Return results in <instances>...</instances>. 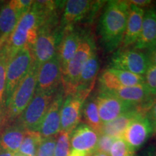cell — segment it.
<instances>
[{"label": "cell", "mask_w": 156, "mask_h": 156, "mask_svg": "<svg viewBox=\"0 0 156 156\" xmlns=\"http://www.w3.org/2000/svg\"><path fill=\"white\" fill-rule=\"evenodd\" d=\"M129 7L128 1L112 0L106 2L98 25L101 44L106 51H114L122 46Z\"/></svg>", "instance_id": "1"}, {"label": "cell", "mask_w": 156, "mask_h": 156, "mask_svg": "<svg viewBox=\"0 0 156 156\" xmlns=\"http://www.w3.org/2000/svg\"><path fill=\"white\" fill-rule=\"evenodd\" d=\"M43 22V15L34 2L31 8L20 17L13 32L2 46L9 58L25 47L32 49Z\"/></svg>", "instance_id": "2"}, {"label": "cell", "mask_w": 156, "mask_h": 156, "mask_svg": "<svg viewBox=\"0 0 156 156\" xmlns=\"http://www.w3.org/2000/svg\"><path fill=\"white\" fill-rule=\"evenodd\" d=\"M38 66L35 63L17 85L4 106V126L16 122L34 98L36 90Z\"/></svg>", "instance_id": "3"}, {"label": "cell", "mask_w": 156, "mask_h": 156, "mask_svg": "<svg viewBox=\"0 0 156 156\" xmlns=\"http://www.w3.org/2000/svg\"><path fill=\"white\" fill-rule=\"evenodd\" d=\"M95 49L93 38L84 33L75 56L62 73V87L64 97L77 93L78 81L84 64Z\"/></svg>", "instance_id": "4"}, {"label": "cell", "mask_w": 156, "mask_h": 156, "mask_svg": "<svg viewBox=\"0 0 156 156\" xmlns=\"http://www.w3.org/2000/svg\"><path fill=\"white\" fill-rule=\"evenodd\" d=\"M57 20L48 21L39 28L36 42L32 48L34 62L38 66L49 61L57 54L62 30Z\"/></svg>", "instance_id": "5"}, {"label": "cell", "mask_w": 156, "mask_h": 156, "mask_svg": "<svg viewBox=\"0 0 156 156\" xmlns=\"http://www.w3.org/2000/svg\"><path fill=\"white\" fill-rule=\"evenodd\" d=\"M34 62L32 49L29 47L22 48L9 58L7 67L5 104L17 85L28 74Z\"/></svg>", "instance_id": "6"}, {"label": "cell", "mask_w": 156, "mask_h": 156, "mask_svg": "<svg viewBox=\"0 0 156 156\" xmlns=\"http://www.w3.org/2000/svg\"><path fill=\"white\" fill-rule=\"evenodd\" d=\"M56 93H36L18 119L25 130L38 132Z\"/></svg>", "instance_id": "7"}, {"label": "cell", "mask_w": 156, "mask_h": 156, "mask_svg": "<svg viewBox=\"0 0 156 156\" xmlns=\"http://www.w3.org/2000/svg\"><path fill=\"white\" fill-rule=\"evenodd\" d=\"M105 1L90 0H69L65 1L63 7L60 27L62 30L74 28L77 23L84 19H93L96 12L101 6L106 4Z\"/></svg>", "instance_id": "8"}, {"label": "cell", "mask_w": 156, "mask_h": 156, "mask_svg": "<svg viewBox=\"0 0 156 156\" xmlns=\"http://www.w3.org/2000/svg\"><path fill=\"white\" fill-rule=\"evenodd\" d=\"M149 67V60L145 52L136 48H120L113 54L108 68L144 76Z\"/></svg>", "instance_id": "9"}, {"label": "cell", "mask_w": 156, "mask_h": 156, "mask_svg": "<svg viewBox=\"0 0 156 156\" xmlns=\"http://www.w3.org/2000/svg\"><path fill=\"white\" fill-rule=\"evenodd\" d=\"M95 101L103 124L112 122L129 111L140 107L122 100L112 92L103 90H100L95 96Z\"/></svg>", "instance_id": "10"}, {"label": "cell", "mask_w": 156, "mask_h": 156, "mask_svg": "<svg viewBox=\"0 0 156 156\" xmlns=\"http://www.w3.org/2000/svg\"><path fill=\"white\" fill-rule=\"evenodd\" d=\"M89 95L77 92L64 97L61 109V131L71 133L79 125L84 103Z\"/></svg>", "instance_id": "11"}, {"label": "cell", "mask_w": 156, "mask_h": 156, "mask_svg": "<svg viewBox=\"0 0 156 156\" xmlns=\"http://www.w3.org/2000/svg\"><path fill=\"white\" fill-rule=\"evenodd\" d=\"M153 132V126L147 112H142L129 123L123 139L135 152L147 141Z\"/></svg>", "instance_id": "12"}, {"label": "cell", "mask_w": 156, "mask_h": 156, "mask_svg": "<svg viewBox=\"0 0 156 156\" xmlns=\"http://www.w3.org/2000/svg\"><path fill=\"white\" fill-rule=\"evenodd\" d=\"M62 84V69L57 54L38 66L36 93H56Z\"/></svg>", "instance_id": "13"}, {"label": "cell", "mask_w": 156, "mask_h": 156, "mask_svg": "<svg viewBox=\"0 0 156 156\" xmlns=\"http://www.w3.org/2000/svg\"><path fill=\"white\" fill-rule=\"evenodd\" d=\"M64 99L62 87L56 91L38 132L42 137L55 136L61 131V109Z\"/></svg>", "instance_id": "14"}, {"label": "cell", "mask_w": 156, "mask_h": 156, "mask_svg": "<svg viewBox=\"0 0 156 156\" xmlns=\"http://www.w3.org/2000/svg\"><path fill=\"white\" fill-rule=\"evenodd\" d=\"M62 32L63 34L57 50L62 73L75 56L84 34L83 31H80L75 27L64 29Z\"/></svg>", "instance_id": "15"}, {"label": "cell", "mask_w": 156, "mask_h": 156, "mask_svg": "<svg viewBox=\"0 0 156 156\" xmlns=\"http://www.w3.org/2000/svg\"><path fill=\"white\" fill-rule=\"evenodd\" d=\"M98 140V134L85 124H80L70 133L72 150L84 152L93 155Z\"/></svg>", "instance_id": "16"}, {"label": "cell", "mask_w": 156, "mask_h": 156, "mask_svg": "<svg viewBox=\"0 0 156 156\" xmlns=\"http://www.w3.org/2000/svg\"><path fill=\"white\" fill-rule=\"evenodd\" d=\"M23 15L17 8L15 0L7 2L0 7V48L7 41Z\"/></svg>", "instance_id": "17"}, {"label": "cell", "mask_w": 156, "mask_h": 156, "mask_svg": "<svg viewBox=\"0 0 156 156\" xmlns=\"http://www.w3.org/2000/svg\"><path fill=\"white\" fill-rule=\"evenodd\" d=\"M145 9L130 5L125 34L120 48H129L134 46L141 32Z\"/></svg>", "instance_id": "18"}, {"label": "cell", "mask_w": 156, "mask_h": 156, "mask_svg": "<svg viewBox=\"0 0 156 156\" xmlns=\"http://www.w3.org/2000/svg\"><path fill=\"white\" fill-rule=\"evenodd\" d=\"M25 131L16 122L3 126L0 131V151L17 153L23 142Z\"/></svg>", "instance_id": "19"}, {"label": "cell", "mask_w": 156, "mask_h": 156, "mask_svg": "<svg viewBox=\"0 0 156 156\" xmlns=\"http://www.w3.org/2000/svg\"><path fill=\"white\" fill-rule=\"evenodd\" d=\"M156 43V12L153 8L145 11L142 29L134 48L147 49Z\"/></svg>", "instance_id": "20"}, {"label": "cell", "mask_w": 156, "mask_h": 156, "mask_svg": "<svg viewBox=\"0 0 156 156\" xmlns=\"http://www.w3.org/2000/svg\"><path fill=\"white\" fill-rule=\"evenodd\" d=\"M99 58L95 49L84 64L78 81L77 93L90 94L94 87L95 81L99 71Z\"/></svg>", "instance_id": "21"}, {"label": "cell", "mask_w": 156, "mask_h": 156, "mask_svg": "<svg viewBox=\"0 0 156 156\" xmlns=\"http://www.w3.org/2000/svg\"><path fill=\"white\" fill-rule=\"evenodd\" d=\"M142 112H147L142 109L141 107H137L131 111H129L125 114L121 115L120 116L115 119L112 122L103 124L101 134H106L116 140L122 139V138L123 139L124 132L129 123L134 119L136 115Z\"/></svg>", "instance_id": "22"}, {"label": "cell", "mask_w": 156, "mask_h": 156, "mask_svg": "<svg viewBox=\"0 0 156 156\" xmlns=\"http://www.w3.org/2000/svg\"><path fill=\"white\" fill-rule=\"evenodd\" d=\"M82 116L87 123V125L90 126L93 131L100 135L103 127V123L101 122L98 111L97 103L95 96L87 98L84 103L83 107Z\"/></svg>", "instance_id": "23"}, {"label": "cell", "mask_w": 156, "mask_h": 156, "mask_svg": "<svg viewBox=\"0 0 156 156\" xmlns=\"http://www.w3.org/2000/svg\"><path fill=\"white\" fill-rule=\"evenodd\" d=\"M44 138L37 131L26 130L17 153L23 156H36L38 148Z\"/></svg>", "instance_id": "24"}, {"label": "cell", "mask_w": 156, "mask_h": 156, "mask_svg": "<svg viewBox=\"0 0 156 156\" xmlns=\"http://www.w3.org/2000/svg\"><path fill=\"white\" fill-rule=\"evenodd\" d=\"M108 69L116 75L122 86H134V85L145 83V77L142 75H136L124 70L112 69V68H108Z\"/></svg>", "instance_id": "25"}, {"label": "cell", "mask_w": 156, "mask_h": 156, "mask_svg": "<svg viewBox=\"0 0 156 156\" xmlns=\"http://www.w3.org/2000/svg\"><path fill=\"white\" fill-rule=\"evenodd\" d=\"M9 57L4 46L0 48V107L5 106L7 67Z\"/></svg>", "instance_id": "26"}, {"label": "cell", "mask_w": 156, "mask_h": 156, "mask_svg": "<svg viewBox=\"0 0 156 156\" xmlns=\"http://www.w3.org/2000/svg\"><path fill=\"white\" fill-rule=\"evenodd\" d=\"M70 133L60 131L56 136L54 156H69L70 151Z\"/></svg>", "instance_id": "27"}, {"label": "cell", "mask_w": 156, "mask_h": 156, "mask_svg": "<svg viewBox=\"0 0 156 156\" xmlns=\"http://www.w3.org/2000/svg\"><path fill=\"white\" fill-rule=\"evenodd\" d=\"M134 151L124 139H116L111 148L109 156H134Z\"/></svg>", "instance_id": "28"}, {"label": "cell", "mask_w": 156, "mask_h": 156, "mask_svg": "<svg viewBox=\"0 0 156 156\" xmlns=\"http://www.w3.org/2000/svg\"><path fill=\"white\" fill-rule=\"evenodd\" d=\"M56 136L43 140L38 148L36 156H54Z\"/></svg>", "instance_id": "29"}, {"label": "cell", "mask_w": 156, "mask_h": 156, "mask_svg": "<svg viewBox=\"0 0 156 156\" xmlns=\"http://www.w3.org/2000/svg\"><path fill=\"white\" fill-rule=\"evenodd\" d=\"M114 138L112 136L106 135V134H101L98 135V140L95 148V153H101L109 155L111 148L115 141Z\"/></svg>", "instance_id": "30"}, {"label": "cell", "mask_w": 156, "mask_h": 156, "mask_svg": "<svg viewBox=\"0 0 156 156\" xmlns=\"http://www.w3.org/2000/svg\"><path fill=\"white\" fill-rule=\"evenodd\" d=\"M145 84L151 94L156 97V66H150L145 75Z\"/></svg>", "instance_id": "31"}, {"label": "cell", "mask_w": 156, "mask_h": 156, "mask_svg": "<svg viewBox=\"0 0 156 156\" xmlns=\"http://www.w3.org/2000/svg\"><path fill=\"white\" fill-rule=\"evenodd\" d=\"M147 116L151 120L152 125L153 126L154 132L156 133V98L154 99L153 102L152 103L149 110L147 112Z\"/></svg>", "instance_id": "32"}, {"label": "cell", "mask_w": 156, "mask_h": 156, "mask_svg": "<svg viewBox=\"0 0 156 156\" xmlns=\"http://www.w3.org/2000/svg\"><path fill=\"white\" fill-rule=\"evenodd\" d=\"M145 54L149 60L150 66H156V44L146 49Z\"/></svg>", "instance_id": "33"}, {"label": "cell", "mask_w": 156, "mask_h": 156, "mask_svg": "<svg viewBox=\"0 0 156 156\" xmlns=\"http://www.w3.org/2000/svg\"><path fill=\"white\" fill-rule=\"evenodd\" d=\"M128 2L130 5H135L136 7L142 9L144 7H147L148 6L152 4V1H151V0H131V1Z\"/></svg>", "instance_id": "34"}, {"label": "cell", "mask_w": 156, "mask_h": 156, "mask_svg": "<svg viewBox=\"0 0 156 156\" xmlns=\"http://www.w3.org/2000/svg\"><path fill=\"white\" fill-rule=\"evenodd\" d=\"M69 156H92V155H89V154H87L86 153H84V152L75 151V150H71Z\"/></svg>", "instance_id": "35"}, {"label": "cell", "mask_w": 156, "mask_h": 156, "mask_svg": "<svg viewBox=\"0 0 156 156\" xmlns=\"http://www.w3.org/2000/svg\"><path fill=\"white\" fill-rule=\"evenodd\" d=\"M4 126V108L0 107V131Z\"/></svg>", "instance_id": "36"}, {"label": "cell", "mask_w": 156, "mask_h": 156, "mask_svg": "<svg viewBox=\"0 0 156 156\" xmlns=\"http://www.w3.org/2000/svg\"><path fill=\"white\" fill-rule=\"evenodd\" d=\"M0 156H14V154L9 151H0Z\"/></svg>", "instance_id": "37"}, {"label": "cell", "mask_w": 156, "mask_h": 156, "mask_svg": "<svg viewBox=\"0 0 156 156\" xmlns=\"http://www.w3.org/2000/svg\"><path fill=\"white\" fill-rule=\"evenodd\" d=\"M92 156H109V155L105 153H94L93 154Z\"/></svg>", "instance_id": "38"}, {"label": "cell", "mask_w": 156, "mask_h": 156, "mask_svg": "<svg viewBox=\"0 0 156 156\" xmlns=\"http://www.w3.org/2000/svg\"><path fill=\"white\" fill-rule=\"evenodd\" d=\"M153 9H155V11L156 12V6H155V7H154V8H153Z\"/></svg>", "instance_id": "39"}, {"label": "cell", "mask_w": 156, "mask_h": 156, "mask_svg": "<svg viewBox=\"0 0 156 156\" xmlns=\"http://www.w3.org/2000/svg\"><path fill=\"white\" fill-rule=\"evenodd\" d=\"M2 2H0V5H1V3H2Z\"/></svg>", "instance_id": "40"}, {"label": "cell", "mask_w": 156, "mask_h": 156, "mask_svg": "<svg viewBox=\"0 0 156 156\" xmlns=\"http://www.w3.org/2000/svg\"><path fill=\"white\" fill-rule=\"evenodd\" d=\"M155 44H156V43H155ZM155 44H154V45H155Z\"/></svg>", "instance_id": "41"}]
</instances>
